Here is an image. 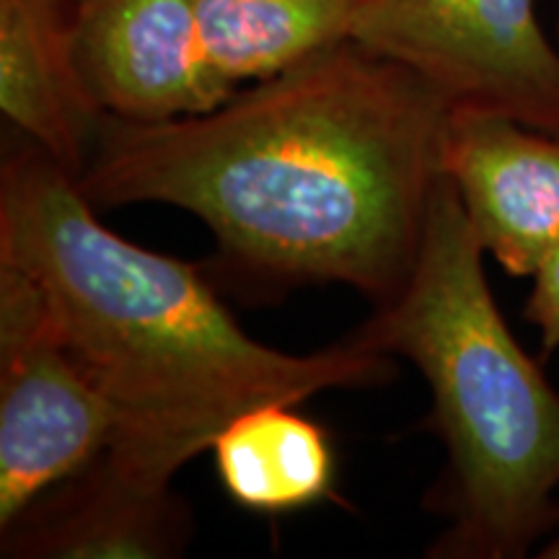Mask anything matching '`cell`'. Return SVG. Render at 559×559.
Instances as JSON below:
<instances>
[{
  "mask_svg": "<svg viewBox=\"0 0 559 559\" xmlns=\"http://www.w3.org/2000/svg\"><path fill=\"white\" fill-rule=\"evenodd\" d=\"M449 115L412 70L342 39L202 115L102 117L75 181L94 207L198 215L234 272L383 306L415 267Z\"/></svg>",
  "mask_w": 559,
  "mask_h": 559,
  "instance_id": "6da1fadb",
  "label": "cell"
},
{
  "mask_svg": "<svg viewBox=\"0 0 559 559\" xmlns=\"http://www.w3.org/2000/svg\"><path fill=\"white\" fill-rule=\"evenodd\" d=\"M0 262L32 275L117 415L109 445L177 477L241 412L394 376L353 337L293 355L249 337L194 264L104 226L79 181L32 140L0 169Z\"/></svg>",
  "mask_w": 559,
  "mask_h": 559,
  "instance_id": "7a4b0ae2",
  "label": "cell"
},
{
  "mask_svg": "<svg viewBox=\"0 0 559 559\" xmlns=\"http://www.w3.org/2000/svg\"><path fill=\"white\" fill-rule=\"evenodd\" d=\"M485 249L456 190L440 177L407 283L349 332L402 355L432 396L445 445L432 510L449 526L428 557L521 559L559 531V391L495 304Z\"/></svg>",
  "mask_w": 559,
  "mask_h": 559,
  "instance_id": "3957f363",
  "label": "cell"
},
{
  "mask_svg": "<svg viewBox=\"0 0 559 559\" xmlns=\"http://www.w3.org/2000/svg\"><path fill=\"white\" fill-rule=\"evenodd\" d=\"M349 39L412 70L451 111L559 132V50L536 0H355Z\"/></svg>",
  "mask_w": 559,
  "mask_h": 559,
  "instance_id": "277c9868",
  "label": "cell"
},
{
  "mask_svg": "<svg viewBox=\"0 0 559 559\" xmlns=\"http://www.w3.org/2000/svg\"><path fill=\"white\" fill-rule=\"evenodd\" d=\"M117 415L32 275L0 262V528L91 464Z\"/></svg>",
  "mask_w": 559,
  "mask_h": 559,
  "instance_id": "5b68a950",
  "label": "cell"
},
{
  "mask_svg": "<svg viewBox=\"0 0 559 559\" xmlns=\"http://www.w3.org/2000/svg\"><path fill=\"white\" fill-rule=\"evenodd\" d=\"M75 66L102 117L169 122L234 94L202 41L192 0H68Z\"/></svg>",
  "mask_w": 559,
  "mask_h": 559,
  "instance_id": "8992f818",
  "label": "cell"
},
{
  "mask_svg": "<svg viewBox=\"0 0 559 559\" xmlns=\"http://www.w3.org/2000/svg\"><path fill=\"white\" fill-rule=\"evenodd\" d=\"M171 477L107 445L73 477L0 528L11 559H169L192 536Z\"/></svg>",
  "mask_w": 559,
  "mask_h": 559,
  "instance_id": "52a82bcc",
  "label": "cell"
},
{
  "mask_svg": "<svg viewBox=\"0 0 559 559\" xmlns=\"http://www.w3.org/2000/svg\"><path fill=\"white\" fill-rule=\"evenodd\" d=\"M451 181L474 234L508 275L531 277L559 243V132L451 111L440 140Z\"/></svg>",
  "mask_w": 559,
  "mask_h": 559,
  "instance_id": "ba28073f",
  "label": "cell"
},
{
  "mask_svg": "<svg viewBox=\"0 0 559 559\" xmlns=\"http://www.w3.org/2000/svg\"><path fill=\"white\" fill-rule=\"evenodd\" d=\"M0 109L75 179L102 115L75 66L68 0H0Z\"/></svg>",
  "mask_w": 559,
  "mask_h": 559,
  "instance_id": "9c48e42d",
  "label": "cell"
},
{
  "mask_svg": "<svg viewBox=\"0 0 559 559\" xmlns=\"http://www.w3.org/2000/svg\"><path fill=\"white\" fill-rule=\"evenodd\" d=\"M260 404L215 436V472L236 506L254 513H293L326 500L334 489V451L321 425L293 409Z\"/></svg>",
  "mask_w": 559,
  "mask_h": 559,
  "instance_id": "30bf717a",
  "label": "cell"
},
{
  "mask_svg": "<svg viewBox=\"0 0 559 559\" xmlns=\"http://www.w3.org/2000/svg\"><path fill=\"white\" fill-rule=\"evenodd\" d=\"M202 41L230 88L272 79L349 39L355 0H192Z\"/></svg>",
  "mask_w": 559,
  "mask_h": 559,
  "instance_id": "8fae6325",
  "label": "cell"
},
{
  "mask_svg": "<svg viewBox=\"0 0 559 559\" xmlns=\"http://www.w3.org/2000/svg\"><path fill=\"white\" fill-rule=\"evenodd\" d=\"M526 319L539 330L544 355L559 349V243L547 251L539 267L531 272Z\"/></svg>",
  "mask_w": 559,
  "mask_h": 559,
  "instance_id": "7c38bea8",
  "label": "cell"
},
{
  "mask_svg": "<svg viewBox=\"0 0 559 559\" xmlns=\"http://www.w3.org/2000/svg\"><path fill=\"white\" fill-rule=\"evenodd\" d=\"M539 557H544V559H559V531H557L555 536H551L547 544H544L542 551H539Z\"/></svg>",
  "mask_w": 559,
  "mask_h": 559,
  "instance_id": "4fadbf2b",
  "label": "cell"
}]
</instances>
